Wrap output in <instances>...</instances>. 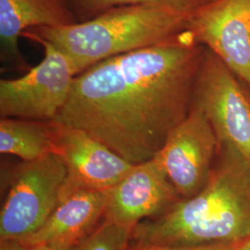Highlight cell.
Listing matches in <instances>:
<instances>
[{
  "label": "cell",
  "mask_w": 250,
  "mask_h": 250,
  "mask_svg": "<svg viewBox=\"0 0 250 250\" xmlns=\"http://www.w3.org/2000/svg\"><path fill=\"white\" fill-rule=\"evenodd\" d=\"M188 30L250 90V0H207L192 11Z\"/></svg>",
  "instance_id": "cell-8"
},
{
  "label": "cell",
  "mask_w": 250,
  "mask_h": 250,
  "mask_svg": "<svg viewBox=\"0 0 250 250\" xmlns=\"http://www.w3.org/2000/svg\"><path fill=\"white\" fill-rule=\"evenodd\" d=\"M220 146L205 114L193 105L188 116L172 129L156 157L179 195L188 198L204 188Z\"/></svg>",
  "instance_id": "cell-7"
},
{
  "label": "cell",
  "mask_w": 250,
  "mask_h": 250,
  "mask_svg": "<svg viewBox=\"0 0 250 250\" xmlns=\"http://www.w3.org/2000/svg\"><path fill=\"white\" fill-rule=\"evenodd\" d=\"M81 244L72 246H52V245H41L32 247L31 250H80Z\"/></svg>",
  "instance_id": "cell-18"
},
{
  "label": "cell",
  "mask_w": 250,
  "mask_h": 250,
  "mask_svg": "<svg viewBox=\"0 0 250 250\" xmlns=\"http://www.w3.org/2000/svg\"><path fill=\"white\" fill-rule=\"evenodd\" d=\"M207 0H72L78 21L94 18L107 9L124 6L163 3L184 9H195Z\"/></svg>",
  "instance_id": "cell-14"
},
{
  "label": "cell",
  "mask_w": 250,
  "mask_h": 250,
  "mask_svg": "<svg viewBox=\"0 0 250 250\" xmlns=\"http://www.w3.org/2000/svg\"><path fill=\"white\" fill-rule=\"evenodd\" d=\"M179 193L160 160L134 164L116 186L107 191L105 219L133 230L177 202Z\"/></svg>",
  "instance_id": "cell-10"
},
{
  "label": "cell",
  "mask_w": 250,
  "mask_h": 250,
  "mask_svg": "<svg viewBox=\"0 0 250 250\" xmlns=\"http://www.w3.org/2000/svg\"><path fill=\"white\" fill-rule=\"evenodd\" d=\"M78 22L72 0H0L1 63L7 70L29 71L19 38L36 27L67 26Z\"/></svg>",
  "instance_id": "cell-11"
},
{
  "label": "cell",
  "mask_w": 250,
  "mask_h": 250,
  "mask_svg": "<svg viewBox=\"0 0 250 250\" xmlns=\"http://www.w3.org/2000/svg\"><path fill=\"white\" fill-rule=\"evenodd\" d=\"M238 250H250V237L248 240L242 243Z\"/></svg>",
  "instance_id": "cell-19"
},
{
  "label": "cell",
  "mask_w": 250,
  "mask_h": 250,
  "mask_svg": "<svg viewBox=\"0 0 250 250\" xmlns=\"http://www.w3.org/2000/svg\"><path fill=\"white\" fill-rule=\"evenodd\" d=\"M193 105L203 111L220 145L232 146L250 162V90L208 48Z\"/></svg>",
  "instance_id": "cell-6"
},
{
  "label": "cell",
  "mask_w": 250,
  "mask_h": 250,
  "mask_svg": "<svg viewBox=\"0 0 250 250\" xmlns=\"http://www.w3.org/2000/svg\"><path fill=\"white\" fill-rule=\"evenodd\" d=\"M67 173L58 153L15 168L0 214L1 240H22L45 224L61 203Z\"/></svg>",
  "instance_id": "cell-4"
},
{
  "label": "cell",
  "mask_w": 250,
  "mask_h": 250,
  "mask_svg": "<svg viewBox=\"0 0 250 250\" xmlns=\"http://www.w3.org/2000/svg\"><path fill=\"white\" fill-rule=\"evenodd\" d=\"M204 188L132 230V245L185 246L243 243L250 237V162L222 145Z\"/></svg>",
  "instance_id": "cell-2"
},
{
  "label": "cell",
  "mask_w": 250,
  "mask_h": 250,
  "mask_svg": "<svg viewBox=\"0 0 250 250\" xmlns=\"http://www.w3.org/2000/svg\"><path fill=\"white\" fill-rule=\"evenodd\" d=\"M107 191L82 190L65 198L36 232L20 240L30 248L72 246L84 241L105 217Z\"/></svg>",
  "instance_id": "cell-12"
},
{
  "label": "cell",
  "mask_w": 250,
  "mask_h": 250,
  "mask_svg": "<svg viewBox=\"0 0 250 250\" xmlns=\"http://www.w3.org/2000/svg\"><path fill=\"white\" fill-rule=\"evenodd\" d=\"M58 154L67 166L61 202L82 190L107 191L133 168L116 152L90 134L57 122Z\"/></svg>",
  "instance_id": "cell-9"
},
{
  "label": "cell",
  "mask_w": 250,
  "mask_h": 250,
  "mask_svg": "<svg viewBox=\"0 0 250 250\" xmlns=\"http://www.w3.org/2000/svg\"><path fill=\"white\" fill-rule=\"evenodd\" d=\"M132 230L104 218L82 243L80 250H131Z\"/></svg>",
  "instance_id": "cell-15"
},
{
  "label": "cell",
  "mask_w": 250,
  "mask_h": 250,
  "mask_svg": "<svg viewBox=\"0 0 250 250\" xmlns=\"http://www.w3.org/2000/svg\"><path fill=\"white\" fill-rule=\"evenodd\" d=\"M242 243H208L185 246H138L131 245V250H238Z\"/></svg>",
  "instance_id": "cell-16"
},
{
  "label": "cell",
  "mask_w": 250,
  "mask_h": 250,
  "mask_svg": "<svg viewBox=\"0 0 250 250\" xmlns=\"http://www.w3.org/2000/svg\"><path fill=\"white\" fill-rule=\"evenodd\" d=\"M193 10L163 3L124 6L67 26L25 32L61 50L76 76L107 59L172 39L188 30Z\"/></svg>",
  "instance_id": "cell-3"
},
{
  "label": "cell",
  "mask_w": 250,
  "mask_h": 250,
  "mask_svg": "<svg viewBox=\"0 0 250 250\" xmlns=\"http://www.w3.org/2000/svg\"><path fill=\"white\" fill-rule=\"evenodd\" d=\"M0 250H31V248L17 240H1Z\"/></svg>",
  "instance_id": "cell-17"
},
{
  "label": "cell",
  "mask_w": 250,
  "mask_h": 250,
  "mask_svg": "<svg viewBox=\"0 0 250 250\" xmlns=\"http://www.w3.org/2000/svg\"><path fill=\"white\" fill-rule=\"evenodd\" d=\"M56 121L4 117L0 120V152L34 161L58 153Z\"/></svg>",
  "instance_id": "cell-13"
},
{
  "label": "cell",
  "mask_w": 250,
  "mask_h": 250,
  "mask_svg": "<svg viewBox=\"0 0 250 250\" xmlns=\"http://www.w3.org/2000/svg\"><path fill=\"white\" fill-rule=\"evenodd\" d=\"M22 36L42 45L45 57L25 75L0 81V117L56 121L72 90V64L49 42L27 32Z\"/></svg>",
  "instance_id": "cell-5"
},
{
  "label": "cell",
  "mask_w": 250,
  "mask_h": 250,
  "mask_svg": "<svg viewBox=\"0 0 250 250\" xmlns=\"http://www.w3.org/2000/svg\"><path fill=\"white\" fill-rule=\"evenodd\" d=\"M204 45L187 30L74 77L56 122L80 129L132 164L154 158L193 106Z\"/></svg>",
  "instance_id": "cell-1"
}]
</instances>
